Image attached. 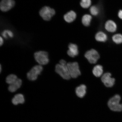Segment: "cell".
<instances>
[{
    "label": "cell",
    "instance_id": "4",
    "mask_svg": "<svg viewBox=\"0 0 122 122\" xmlns=\"http://www.w3.org/2000/svg\"><path fill=\"white\" fill-rule=\"evenodd\" d=\"M43 70V67L42 65H39L35 66L27 73V78L31 81L36 80L38 76L41 74Z\"/></svg>",
    "mask_w": 122,
    "mask_h": 122
},
{
    "label": "cell",
    "instance_id": "5",
    "mask_svg": "<svg viewBox=\"0 0 122 122\" xmlns=\"http://www.w3.org/2000/svg\"><path fill=\"white\" fill-rule=\"evenodd\" d=\"M55 13L54 9L46 6L43 7L39 11V14L41 17L46 21L50 20Z\"/></svg>",
    "mask_w": 122,
    "mask_h": 122
},
{
    "label": "cell",
    "instance_id": "17",
    "mask_svg": "<svg viewBox=\"0 0 122 122\" xmlns=\"http://www.w3.org/2000/svg\"><path fill=\"white\" fill-rule=\"evenodd\" d=\"M92 72L94 75L97 77L101 76L103 72V67L102 66L98 65L96 66L93 69Z\"/></svg>",
    "mask_w": 122,
    "mask_h": 122
},
{
    "label": "cell",
    "instance_id": "27",
    "mask_svg": "<svg viewBox=\"0 0 122 122\" xmlns=\"http://www.w3.org/2000/svg\"><path fill=\"white\" fill-rule=\"evenodd\" d=\"M1 65H0V72H1Z\"/></svg>",
    "mask_w": 122,
    "mask_h": 122
},
{
    "label": "cell",
    "instance_id": "22",
    "mask_svg": "<svg viewBox=\"0 0 122 122\" xmlns=\"http://www.w3.org/2000/svg\"><path fill=\"white\" fill-rule=\"evenodd\" d=\"M90 11L92 15L94 16H97L100 13V9L96 5H93L90 9Z\"/></svg>",
    "mask_w": 122,
    "mask_h": 122
},
{
    "label": "cell",
    "instance_id": "1",
    "mask_svg": "<svg viewBox=\"0 0 122 122\" xmlns=\"http://www.w3.org/2000/svg\"><path fill=\"white\" fill-rule=\"evenodd\" d=\"M121 97L118 94L111 97L108 102V107L111 110L117 112L122 111V104L120 103Z\"/></svg>",
    "mask_w": 122,
    "mask_h": 122
},
{
    "label": "cell",
    "instance_id": "14",
    "mask_svg": "<svg viewBox=\"0 0 122 122\" xmlns=\"http://www.w3.org/2000/svg\"><path fill=\"white\" fill-rule=\"evenodd\" d=\"M86 87L84 85H81L76 88V93L78 97L83 98L86 93Z\"/></svg>",
    "mask_w": 122,
    "mask_h": 122
},
{
    "label": "cell",
    "instance_id": "24",
    "mask_svg": "<svg viewBox=\"0 0 122 122\" xmlns=\"http://www.w3.org/2000/svg\"><path fill=\"white\" fill-rule=\"evenodd\" d=\"M118 16L120 19L122 20V10H119L118 13Z\"/></svg>",
    "mask_w": 122,
    "mask_h": 122
},
{
    "label": "cell",
    "instance_id": "9",
    "mask_svg": "<svg viewBox=\"0 0 122 122\" xmlns=\"http://www.w3.org/2000/svg\"><path fill=\"white\" fill-rule=\"evenodd\" d=\"M15 4L13 0H2L0 4V8L3 12H7L13 8Z\"/></svg>",
    "mask_w": 122,
    "mask_h": 122
},
{
    "label": "cell",
    "instance_id": "10",
    "mask_svg": "<svg viewBox=\"0 0 122 122\" xmlns=\"http://www.w3.org/2000/svg\"><path fill=\"white\" fill-rule=\"evenodd\" d=\"M117 25L113 21L109 20L105 23V27L107 31L111 33H114L116 31Z\"/></svg>",
    "mask_w": 122,
    "mask_h": 122
},
{
    "label": "cell",
    "instance_id": "26",
    "mask_svg": "<svg viewBox=\"0 0 122 122\" xmlns=\"http://www.w3.org/2000/svg\"><path fill=\"white\" fill-rule=\"evenodd\" d=\"M0 46H2L3 44L4 43V40L3 39V38L0 36Z\"/></svg>",
    "mask_w": 122,
    "mask_h": 122
},
{
    "label": "cell",
    "instance_id": "11",
    "mask_svg": "<svg viewBox=\"0 0 122 122\" xmlns=\"http://www.w3.org/2000/svg\"><path fill=\"white\" fill-rule=\"evenodd\" d=\"M67 54L71 57H74L78 54V47L76 44L71 43L68 46Z\"/></svg>",
    "mask_w": 122,
    "mask_h": 122
},
{
    "label": "cell",
    "instance_id": "2",
    "mask_svg": "<svg viewBox=\"0 0 122 122\" xmlns=\"http://www.w3.org/2000/svg\"><path fill=\"white\" fill-rule=\"evenodd\" d=\"M34 57L35 60L39 65H46L49 62L48 53L45 51L36 52L34 53Z\"/></svg>",
    "mask_w": 122,
    "mask_h": 122
},
{
    "label": "cell",
    "instance_id": "6",
    "mask_svg": "<svg viewBox=\"0 0 122 122\" xmlns=\"http://www.w3.org/2000/svg\"><path fill=\"white\" fill-rule=\"evenodd\" d=\"M67 66L71 77L75 78L81 75V71L77 62H69L67 64Z\"/></svg>",
    "mask_w": 122,
    "mask_h": 122
},
{
    "label": "cell",
    "instance_id": "19",
    "mask_svg": "<svg viewBox=\"0 0 122 122\" xmlns=\"http://www.w3.org/2000/svg\"><path fill=\"white\" fill-rule=\"evenodd\" d=\"M18 79L17 76L15 75L11 74L7 76L6 79V81L10 85L14 83Z\"/></svg>",
    "mask_w": 122,
    "mask_h": 122
},
{
    "label": "cell",
    "instance_id": "25",
    "mask_svg": "<svg viewBox=\"0 0 122 122\" xmlns=\"http://www.w3.org/2000/svg\"><path fill=\"white\" fill-rule=\"evenodd\" d=\"M59 64L62 65H65L67 64L66 61L63 60V59H62V60L60 61H59Z\"/></svg>",
    "mask_w": 122,
    "mask_h": 122
},
{
    "label": "cell",
    "instance_id": "16",
    "mask_svg": "<svg viewBox=\"0 0 122 122\" xmlns=\"http://www.w3.org/2000/svg\"><path fill=\"white\" fill-rule=\"evenodd\" d=\"M96 40L97 41L104 42L107 39V35L103 32L100 31L96 34L95 36Z\"/></svg>",
    "mask_w": 122,
    "mask_h": 122
},
{
    "label": "cell",
    "instance_id": "20",
    "mask_svg": "<svg viewBox=\"0 0 122 122\" xmlns=\"http://www.w3.org/2000/svg\"><path fill=\"white\" fill-rule=\"evenodd\" d=\"M112 40L116 44H120L122 43V35L120 33L113 35L112 37Z\"/></svg>",
    "mask_w": 122,
    "mask_h": 122
},
{
    "label": "cell",
    "instance_id": "23",
    "mask_svg": "<svg viewBox=\"0 0 122 122\" xmlns=\"http://www.w3.org/2000/svg\"><path fill=\"white\" fill-rule=\"evenodd\" d=\"M91 0H81L80 5L84 9H87L90 6L91 4Z\"/></svg>",
    "mask_w": 122,
    "mask_h": 122
},
{
    "label": "cell",
    "instance_id": "18",
    "mask_svg": "<svg viewBox=\"0 0 122 122\" xmlns=\"http://www.w3.org/2000/svg\"><path fill=\"white\" fill-rule=\"evenodd\" d=\"M92 19L91 15L88 14L84 15L82 18V24L85 26H89L90 25Z\"/></svg>",
    "mask_w": 122,
    "mask_h": 122
},
{
    "label": "cell",
    "instance_id": "7",
    "mask_svg": "<svg viewBox=\"0 0 122 122\" xmlns=\"http://www.w3.org/2000/svg\"><path fill=\"white\" fill-rule=\"evenodd\" d=\"M85 56L90 63L91 64L97 63L100 57L98 52L96 50L93 49L88 50L86 52Z\"/></svg>",
    "mask_w": 122,
    "mask_h": 122
},
{
    "label": "cell",
    "instance_id": "13",
    "mask_svg": "<svg viewBox=\"0 0 122 122\" xmlns=\"http://www.w3.org/2000/svg\"><path fill=\"white\" fill-rule=\"evenodd\" d=\"M22 84V80L18 78L14 83L10 85L8 87L9 91L12 92H15L20 87Z\"/></svg>",
    "mask_w": 122,
    "mask_h": 122
},
{
    "label": "cell",
    "instance_id": "15",
    "mask_svg": "<svg viewBox=\"0 0 122 122\" xmlns=\"http://www.w3.org/2000/svg\"><path fill=\"white\" fill-rule=\"evenodd\" d=\"M12 102L13 104L15 105H17L19 103H23L25 102L24 96L22 94H17L12 99Z\"/></svg>",
    "mask_w": 122,
    "mask_h": 122
},
{
    "label": "cell",
    "instance_id": "12",
    "mask_svg": "<svg viewBox=\"0 0 122 122\" xmlns=\"http://www.w3.org/2000/svg\"><path fill=\"white\" fill-rule=\"evenodd\" d=\"M77 17V14L73 10L68 12L64 15V19L66 22L68 23L72 22L75 20Z\"/></svg>",
    "mask_w": 122,
    "mask_h": 122
},
{
    "label": "cell",
    "instance_id": "3",
    "mask_svg": "<svg viewBox=\"0 0 122 122\" xmlns=\"http://www.w3.org/2000/svg\"><path fill=\"white\" fill-rule=\"evenodd\" d=\"M55 71L65 80H69L71 78V76L67 64L62 65L60 64H57L56 66Z\"/></svg>",
    "mask_w": 122,
    "mask_h": 122
},
{
    "label": "cell",
    "instance_id": "8",
    "mask_svg": "<svg viewBox=\"0 0 122 122\" xmlns=\"http://www.w3.org/2000/svg\"><path fill=\"white\" fill-rule=\"evenodd\" d=\"M111 74L109 72L105 73L102 76V81L107 87H112L113 86L115 83V79L111 77Z\"/></svg>",
    "mask_w": 122,
    "mask_h": 122
},
{
    "label": "cell",
    "instance_id": "21",
    "mask_svg": "<svg viewBox=\"0 0 122 122\" xmlns=\"http://www.w3.org/2000/svg\"><path fill=\"white\" fill-rule=\"evenodd\" d=\"M1 34L3 37L6 39L13 38L14 36L13 32L9 30H4L1 33Z\"/></svg>",
    "mask_w": 122,
    "mask_h": 122
}]
</instances>
